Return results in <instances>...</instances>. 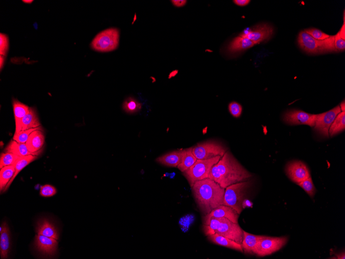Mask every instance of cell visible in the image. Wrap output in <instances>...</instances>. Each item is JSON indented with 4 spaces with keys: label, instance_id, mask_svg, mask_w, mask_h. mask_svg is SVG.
<instances>
[{
    "label": "cell",
    "instance_id": "1",
    "mask_svg": "<svg viewBox=\"0 0 345 259\" xmlns=\"http://www.w3.org/2000/svg\"><path fill=\"white\" fill-rule=\"evenodd\" d=\"M252 177L251 173L228 151L212 167L209 178L226 189L231 185L250 180Z\"/></svg>",
    "mask_w": 345,
    "mask_h": 259
},
{
    "label": "cell",
    "instance_id": "2",
    "mask_svg": "<svg viewBox=\"0 0 345 259\" xmlns=\"http://www.w3.org/2000/svg\"><path fill=\"white\" fill-rule=\"evenodd\" d=\"M192 189L197 206L204 216L223 204L226 189L213 179L207 178L196 181Z\"/></svg>",
    "mask_w": 345,
    "mask_h": 259
},
{
    "label": "cell",
    "instance_id": "3",
    "mask_svg": "<svg viewBox=\"0 0 345 259\" xmlns=\"http://www.w3.org/2000/svg\"><path fill=\"white\" fill-rule=\"evenodd\" d=\"M252 183L249 180L232 184L226 189L223 205L231 207L239 215L244 210V201Z\"/></svg>",
    "mask_w": 345,
    "mask_h": 259
},
{
    "label": "cell",
    "instance_id": "4",
    "mask_svg": "<svg viewBox=\"0 0 345 259\" xmlns=\"http://www.w3.org/2000/svg\"><path fill=\"white\" fill-rule=\"evenodd\" d=\"M220 156L209 159H197L193 165L183 172L191 187L196 181L209 178L212 167L221 159Z\"/></svg>",
    "mask_w": 345,
    "mask_h": 259
},
{
    "label": "cell",
    "instance_id": "5",
    "mask_svg": "<svg viewBox=\"0 0 345 259\" xmlns=\"http://www.w3.org/2000/svg\"><path fill=\"white\" fill-rule=\"evenodd\" d=\"M119 30L110 28L97 34L91 42V47L94 50L106 53L115 50L118 46Z\"/></svg>",
    "mask_w": 345,
    "mask_h": 259
},
{
    "label": "cell",
    "instance_id": "6",
    "mask_svg": "<svg viewBox=\"0 0 345 259\" xmlns=\"http://www.w3.org/2000/svg\"><path fill=\"white\" fill-rule=\"evenodd\" d=\"M287 237H270L263 236L258 241L254 251L253 255L257 257H264L277 252L288 243Z\"/></svg>",
    "mask_w": 345,
    "mask_h": 259
},
{
    "label": "cell",
    "instance_id": "7",
    "mask_svg": "<svg viewBox=\"0 0 345 259\" xmlns=\"http://www.w3.org/2000/svg\"><path fill=\"white\" fill-rule=\"evenodd\" d=\"M228 151L221 143L214 141H207L197 143L192 148L197 159H209L220 156L221 158Z\"/></svg>",
    "mask_w": 345,
    "mask_h": 259
},
{
    "label": "cell",
    "instance_id": "8",
    "mask_svg": "<svg viewBox=\"0 0 345 259\" xmlns=\"http://www.w3.org/2000/svg\"><path fill=\"white\" fill-rule=\"evenodd\" d=\"M215 234L233 240L240 244L243 242L244 230L240 227L239 223L232 222L226 218H223Z\"/></svg>",
    "mask_w": 345,
    "mask_h": 259
},
{
    "label": "cell",
    "instance_id": "9",
    "mask_svg": "<svg viewBox=\"0 0 345 259\" xmlns=\"http://www.w3.org/2000/svg\"><path fill=\"white\" fill-rule=\"evenodd\" d=\"M341 112L340 106H337L324 113L317 115L314 127L315 131L324 137H329L330 127Z\"/></svg>",
    "mask_w": 345,
    "mask_h": 259
},
{
    "label": "cell",
    "instance_id": "10",
    "mask_svg": "<svg viewBox=\"0 0 345 259\" xmlns=\"http://www.w3.org/2000/svg\"><path fill=\"white\" fill-rule=\"evenodd\" d=\"M317 115L310 114L303 111L292 110L285 114V122L291 125H306L314 127Z\"/></svg>",
    "mask_w": 345,
    "mask_h": 259
},
{
    "label": "cell",
    "instance_id": "11",
    "mask_svg": "<svg viewBox=\"0 0 345 259\" xmlns=\"http://www.w3.org/2000/svg\"><path fill=\"white\" fill-rule=\"evenodd\" d=\"M286 172L288 178L297 184L310 177L308 167L300 160L288 163L286 167Z\"/></svg>",
    "mask_w": 345,
    "mask_h": 259
},
{
    "label": "cell",
    "instance_id": "12",
    "mask_svg": "<svg viewBox=\"0 0 345 259\" xmlns=\"http://www.w3.org/2000/svg\"><path fill=\"white\" fill-rule=\"evenodd\" d=\"M298 41L300 48L307 53L317 54L325 53L323 40L314 39L304 31L299 33Z\"/></svg>",
    "mask_w": 345,
    "mask_h": 259
},
{
    "label": "cell",
    "instance_id": "13",
    "mask_svg": "<svg viewBox=\"0 0 345 259\" xmlns=\"http://www.w3.org/2000/svg\"><path fill=\"white\" fill-rule=\"evenodd\" d=\"M239 214L231 207L220 205L203 218V225H206L213 218H224L232 222L238 223Z\"/></svg>",
    "mask_w": 345,
    "mask_h": 259
},
{
    "label": "cell",
    "instance_id": "14",
    "mask_svg": "<svg viewBox=\"0 0 345 259\" xmlns=\"http://www.w3.org/2000/svg\"><path fill=\"white\" fill-rule=\"evenodd\" d=\"M273 32V29L271 26L264 24L247 33L240 34V36L251 40L256 45L269 39L272 36Z\"/></svg>",
    "mask_w": 345,
    "mask_h": 259
},
{
    "label": "cell",
    "instance_id": "15",
    "mask_svg": "<svg viewBox=\"0 0 345 259\" xmlns=\"http://www.w3.org/2000/svg\"><path fill=\"white\" fill-rule=\"evenodd\" d=\"M58 240L37 235L35 239V245L38 251L47 256L54 255L57 250Z\"/></svg>",
    "mask_w": 345,
    "mask_h": 259
},
{
    "label": "cell",
    "instance_id": "16",
    "mask_svg": "<svg viewBox=\"0 0 345 259\" xmlns=\"http://www.w3.org/2000/svg\"><path fill=\"white\" fill-rule=\"evenodd\" d=\"M45 143V136L41 129L32 132L26 142L28 150L34 154H39Z\"/></svg>",
    "mask_w": 345,
    "mask_h": 259
},
{
    "label": "cell",
    "instance_id": "17",
    "mask_svg": "<svg viewBox=\"0 0 345 259\" xmlns=\"http://www.w3.org/2000/svg\"><path fill=\"white\" fill-rule=\"evenodd\" d=\"M11 247V237L9 228L6 222L0 228V255L1 259H7Z\"/></svg>",
    "mask_w": 345,
    "mask_h": 259
},
{
    "label": "cell",
    "instance_id": "18",
    "mask_svg": "<svg viewBox=\"0 0 345 259\" xmlns=\"http://www.w3.org/2000/svg\"><path fill=\"white\" fill-rule=\"evenodd\" d=\"M183 149L175 150L162 155L156 161L164 166L176 168L181 162Z\"/></svg>",
    "mask_w": 345,
    "mask_h": 259
},
{
    "label": "cell",
    "instance_id": "19",
    "mask_svg": "<svg viewBox=\"0 0 345 259\" xmlns=\"http://www.w3.org/2000/svg\"><path fill=\"white\" fill-rule=\"evenodd\" d=\"M40 127V123L36 109L30 108L29 113L22 119L19 127L18 130L15 132V133Z\"/></svg>",
    "mask_w": 345,
    "mask_h": 259
},
{
    "label": "cell",
    "instance_id": "20",
    "mask_svg": "<svg viewBox=\"0 0 345 259\" xmlns=\"http://www.w3.org/2000/svg\"><path fill=\"white\" fill-rule=\"evenodd\" d=\"M208 239L211 242L215 245L235 250L241 253H244V250L241 244L236 242V241L224 237L217 234L208 236Z\"/></svg>",
    "mask_w": 345,
    "mask_h": 259
},
{
    "label": "cell",
    "instance_id": "21",
    "mask_svg": "<svg viewBox=\"0 0 345 259\" xmlns=\"http://www.w3.org/2000/svg\"><path fill=\"white\" fill-rule=\"evenodd\" d=\"M255 45V43L251 40L239 36L230 43L228 49L230 53H236L251 48Z\"/></svg>",
    "mask_w": 345,
    "mask_h": 259
},
{
    "label": "cell",
    "instance_id": "22",
    "mask_svg": "<svg viewBox=\"0 0 345 259\" xmlns=\"http://www.w3.org/2000/svg\"><path fill=\"white\" fill-rule=\"evenodd\" d=\"M37 232L38 235L57 240L58 239V232L54 224L46 219L38 222Z\"/></svg>",
    "mask_w": 345,
    "mask_h": 259
},
{
    "label": "cell",
    "instance_id": "23",
    "mask_svg": "<svg viewBox=\"0 0 345 259\" xmlns=\"http://www.w3.org/2000/svg\"><path fill=\"white\" fill-rule=\"evenodd\" d=\"M263 237V236L252 235L244 230V238L243 242L241 243L244 253L246 254L253 255L254 250L258 241Z\"/></svg>",
    "mask_w": 345,
    "mask_h": 259
},
{
    "label": "cell",
    "instance_id": "24",
    "mask_svg": "<svg viewBox=\"0 0 345 259\" xmlns=\"http://www.w3.org/2000/svg\"><path fill=\"white\" fill-rule=\"evenodd\" d=\"M13 106L16 132L19 127L22 119L29 113L30 108L17 100H13Z\"/></svg>",
    "mask_w": 345,
    "mask_h": 259
},
{
    "label": "cell",
    "instance_id": "25",
    "mask_svg": "<svg viewBox=\"0 0 345 259\" xmlns=\"http://www.w3.org/2000/svg\"><path fill=\"white\" fill-rule=\"evenodd\" d=\"M37 159V155H28V156L22 157H19V159H17L14 165L15 168L14 176L10 181V182L8 183L6 186L3 192L7 191V189L10 187L14 179L16 178L17 176L19 174V173H20V172L25 167L29 165L30 163L36 160Z\"/></svg>",
    "mask_w": 345,
    "mask_h": 259
},
{
    "label": "cell",
    "instance_id": "26",
    "mask_svg": "<svg viewBox=\"0 0 345 259\" xmlns=\"http://www.w3.org/2000/svg\"><path fill=\"white\" fill-rule=\"evenodd\" d=\"M193 147L183 149L181 162L178 166V169L182 172L192 167L197 160L192 152Z\"/></svg>",
    "mask_w": 345,
    "mask_h": 259
},
{
    "label": "cell",
    "instance_id": "27",
    "mask_svg": "<svg viewBox=\"0 0 345 259\" xmlns=\"http://www.w3.org/2000/svg\"><path fill=\"white\" fill-rule=\"evenodd\" d=\"M5 152L13 153L18 157L28 156L30 155H37L38 154H34L30 152L25 143H20L15 140H12L7 145L5 150Z\"/></svg>",
    "mask_w": 345,
    "mask_h": 259
},
{
    "label": "cell",
    "instance_id": "28",
    "mask_svg": "<svg viewBox=\"0 0 345 259\" xmlns=\"http://www.w3.org/2000/svg\"><path fill=\"white\" fill-rule=\"evenodd\" d=\"M345 129V111H341L336 116L334 122L331 125L329 134V136L333 137L344 131Z\"/></svg>",
    "mask_w": 345,
    "mask_h": 259
},
{
    "label": "cell",
    "instance_id": "29",
    "mask_svg": "<svg viewBox=\"0 0 345 259\" xmlns=\"http://www.w3.org/2000/svg\"><path fill=\"white\" fill-rule=\"evenodd\" d=\"M15 172L14 165L5 166L0 171V189L4 190L7 185L13 178Z\"/></svg>",
    "mask_w": 345,
    "mask_h": 259
},
{
    "label": "cell",
    "instance_id": "30",
    "mask_svg": "<svg viewBox=\"0 0 345 259\" xmlns=\"http://www.w3.org/2000/svg\"><path fill=\"white\" fill-rule=\"evenodd\" d=\"M141 103L133 98L127 99L123 105V110L129 114L136 113L141 109Z\"/></svg>",
    "mask_w": 345,
    "mask_h": 259
},
{
    "label": "cell",
    "instance_id": "31",
    "mask_svg": "<svg viewBox=\"0 0 345 259\" xmlns=\"http://www.w3.org/2000/svg\"><path fill=\"white\" fill-rule=\"evenodd\" d=\"M19 157L9 152L2 153L1 159H0V168L1 169L5 166L14 165L15 163Z\"/></svg>",
    "mask_w": 345,
    "mask_h": 259
},
{
    "label": "cell",
    "instance_id": "32",
    "mask_svg": "<svg viewBox=\"0 0 345 259\" xmlns=\"http://www.w3.org/2000/svg\"><path fill=\"white\" fill-rule=\"evenodd\" d=\"M310 197H314L316 192L311 177H309L298 184Z\"/></svg>",
    "mask_w": 345,
    "mask_h": 259
},
{
    "label": "cell",
    "instance_id": "33",
    "mask_svg": "<svg viewBox=\"0 0 345 259\" xmlns=\"http://www.w3.org/2000/svg\"><path fill=\"white\" fill-rule=\"evenodd\" d=\"M38 129H41V127L30 129L28 130L20 131L18 133H15L13 140L20 143H26L30 134Z\"/></svg>",
    "mask_w": 345,
    "mask_h": 259
},
{
    "label": "cell",
    "instance_id": "34",
    "mask_svg": "<svg viewBox=\"0 0 345 259\" xmlns=\"http://www.w3.org/2000/svg\"><path fill=\"white\" fill-rule=\"evenodd\" d=\"M9 48V39L5 34H0V56L5 57Z\"/></svg>",
    "mask_w": 345,
    "mask_h": 259
},
{
    "label": "cell",
    "instance_id": "35",
    "mask_svg": "<svg viewBox=\"0 0 345 259\" xmlns=\"http://www.w3.org/2000/svg\"><path fill=\"white\" fill-rule=\"evenodd\" d=\"M304 31L314 39L318 40H325V39L329 38L330 36L328 35V34H326L322 31L317 29H308L305 30Z\"/></svg>",
    "mask_w": 345,
    "mask_h": 259
},
{
    "label": "cell",
    "instance_id": "36",
    "mask_svg": "<svg viewBox=\"0 0 345 259\" xmlns=\"http://www.w3.org/2000/svg\"><path fill=\"white\" fill-rule=\"evenodd\" d=\"M230 114L235 118H239L242 114L243 107L239 103L232 101L229 105Z\"/></svg>",
    "mask_w": 345,
    "mask_h": 259
},
{
    "label": "cell",
    "instance_id": "37",
    "mask_svg": "<svg viewBox=\"0 0 345 259\" xmlns=\"http://www.w3.org/2000/svg\"><path fill=\"white\" fill-rule=\"evenodd\" d=\"M57 189L54 186L45 185L40 188V195L44 197H53L57 194Z\"/></svg>",
    "mask_w": 345,
    "mask_h": 259
},
{
    "label": "cell",
    "instance_id": "38",
    "mask_svg": "<svg viewBox=\"0 0 345 259\" xmlns=\"http://www.w3.org/2000/svg\"><path fill=\"white\" fill-rule=\"evenodd\" d=\"M324 48L325 53L327 52L336 51L334 45V36H330L329 38L323 40Z\"/></svg>",
    "mask_w": 345,
    "mask_h": 259
},
{
    "label": "cell",
    "instance_id": "39",
    "mask_svg": "<svg viewBox=\"0 0 345 259\" xmlns=\"http://www.w3.org/2000/svg\"><path fill=\"white\" fill-rule=\"evenodd\" d=\"M334 45L336 51H344L345 49V40L340 37L339 32L334 36Z\"/></svg>",
    "mask_w": 345,
    "mask_h": 259
},
{
    "label": "cell",
    "instance_id": "40",
    "mask_svg": "<svg viewBox=\"0 0 345 259\" xmlns=\"http://www.w3.org/2000/svg\"><path fill=\"white\" fill-rule=\"evenodd\" d=\"M171 2L174 6L180 7L185 6L187 1L186 0H173Z\"/></svg>",
    "mask_w": 345,
    "mask_h": 259
},
{
    "label": "cell",
    "instance_id": "41",
    "mask_svg": "<svg viewBox=\"0 0 345 259\" xmlns=\"http://www.w3.org/2000/svg\"><path fill=\"white\" fill-rule=\"evenodd\" d=\"M234 3L239 6H245L249 4V0H235Z\"/></svg>",
    "mask_w": 345,
    "mask_h": 259
},
{
    "label": "cell",
    "instance_id": "42",
    "mask_svg": "<svg viewBox=\"0 0 345 259\" xmlns=\"http://www.w3.org/2000/svg\"><path fill=\"white\" fill-rule=\"evenodd\" d=\"M339 33L340 34V37L343 39L344 40H345V19H344V24L340 30V31L339 32Z\"/></svg>",
    "mask_w": 345,
    "mask_h": 259
},
{
    "label": "cell",
    "instance_id": "43",
    "mask_svg": "<svg viewBox=\"0 0 345 259\" xmlns=\"http://www.w3.org/2000/svg\"><path fill=\"white\" fill-rule=\"evenodd\" d=\"M5 62V57L3 56H0V68L2 70L3 66H4Z\"/></svg>",
    "mask_w": 345,
    "mask_h": 259
},
{
    "label": "cell",
    "instance_id": "44",
    "mask_svg": "<svg viewBox=\"0 0 345 259\" xmlns=\"http://www.w3.org/2000/svg\"><path fill=\"white\" fill-rule=\"evenodd\" d=\"M340 106V108L341 110V111H345V101H343L342 103Z\"/></svg>",
    "mask_w": 345,
    "mask_h": 259
},
{
    "label": "cell",
    "instance_id": "45",
    "mask_svg": "<svg viewBox=\"0 0 345 259\" xmlns=\"http://www.w3.org/2000/svg\"><path fill=\"white\" fill-rule=\"evenodd\" d=\"M33 1H32V0H24V1H23L24 3H31L33 2Z\"/></svg>",
    "mask_w": 345,
    "mask_h": 259
}]
</instances>
